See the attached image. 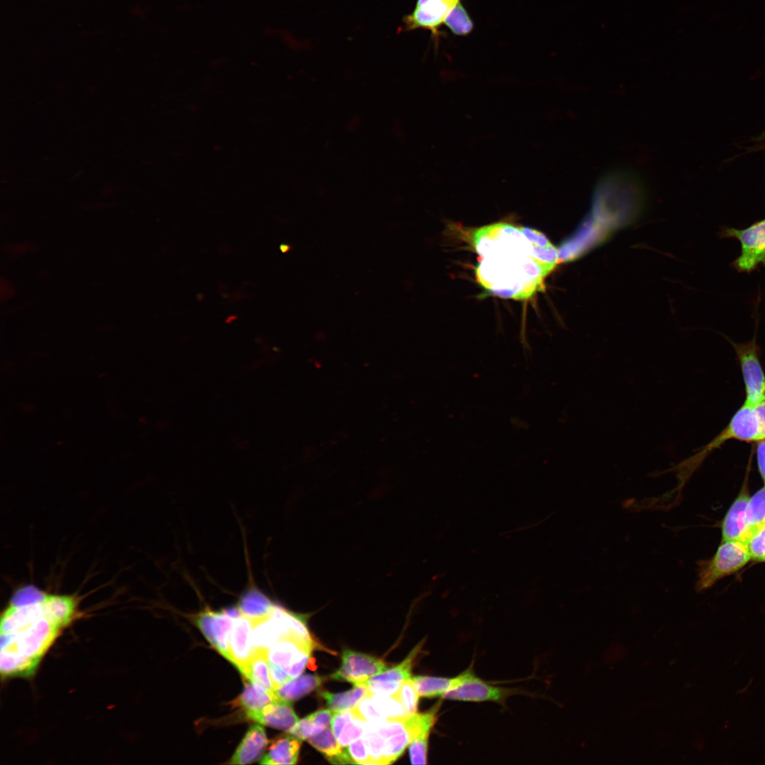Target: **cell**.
Masks as SVG:
<instances>
[{"label": "cell", "instance_id": "cell-1", "mask_svg": "<svg viewBox=\"0 0 765 765\" xmlns=\"http://www.w3.org/2000/svg\"><path fill=\"white\" fill-rule=\"evenodd\" d=\"M482 258L476 270L478 282L492 294L526 300L543 288L545 277L554 268L555 247L530 242L521 227L499 222L477 230L473 235Z\"/></svg>", "mask_w": 765, "mask_h": 765}, {"label": "cell", "instance_id": "cell-2", "mask_svg": "<svg viewBox=\"0 0 765 765\" xmlns=\"http://www.w3.org/2000/svg\"><path fill=\"white\" fill-rule=\"evenodd\" d=\"M73 621L52 594L45 593L28 603H9L1 616V676H33L59 635Z\"/></svg>", "mask_w": 765, "mask_h": 765}, {"label": "cell", "instance_id": "cell-3", "mask_svg": "<svg viewBox=\"0 0 765 765\" xmlns=\"http://www.w3.org/2000/svg\"><path fill=\"white\" fill-rule=\"evenodd\" d=\"M752 560L747 544L740 541H722L715 555L699 565L696 589L703 591L730 576Z\"/></svg>", "mask_w": 765, "mask_h": 765}, {"label": "cell", "instance_id": "cell-4", "mask_svg": "<svg viewBox=\"0 0 765 765\" xmlns=\"http://www.w3.org/2000/svg\"><path fill=\"white\" fill-rule=\"evenodd\" d=\"M720 235L736 239L740 244V254L732 264L737 271L751 273L761 266L765 267V218L743 229L724 227Z\"/></svg>", "mask_w": 765, "mask_h": 765}, {"label": "cell", "instance_id": "cell-5", "mask_svg": "<svg viewBox=\"0 0 765 765\" xmlns=\"http://www.w3.org/2000/svg\"><path fill=\"white\" fill-rule=\"evenodd\" d=\"M740 362L745 390L744 404L756 406L765 401V373L759 360L755 336L749 341H731Z\"/></svg>", "mask_w": 765, "mask_h": 765}, {"label": "cell", "instance_id": "cell-6", "mask_svg": "<svg viewBox=\"0 0 765 765\" xmlns=\"http://www.w3.org/2000/svg\"><path fill=\"white\" fill-rule=\"evenodd\" d=\"M511 693V689L494 686L478 678L472 669L460 674V680L442 698L449 700L481 702H503Z\"/></svg>", "mask_w": 765, "mask_h": 765}, {"label": "cell", "instance_id": "cell-7", "mask_svg": "<svg viewBox=\"0 0 765 765\" xmlns=\"http://www.w3.org/2000/svg\"><path fill=\"white\" fill-rule=\"evenodd\" d=\"M729 440L758 442L764 440L761 421L756 409L744 403L734 414L726 427L713 439L717 447Z\"/></svg>", "mask_w": 765, "mask_h": 765}, {"label": "cell", "instance_id": "cell-8", "mask_svg": "<svg viewBox=\"0 0 765 765\" xmlns=\"http://www.w3.org/2000/svg\"><path fill=\"white\" fill-rule=\"evenodd\" d=\"M341 667L331 676L338 681H346L353 685L364 684L370 678L386 670L381 659L353 650H344Z\"/></svg>", "mask_w": 765, "mask_h": 765}, {"label": "cell", "instance_id": "cell-9", "mask_svg": "<svg viewBox=\"0 0 765 765\" xmlns=\"http://www.w3.org/2000/svg\"><path fill=\"white\" fill-rule=\"evenodd\" d=\"M195 622L212 646L229 660L233 618L223 609L215 611L207 608L196 616Z\"/></svg>", "mask_w": 765, "mask_h": 765}, {"label": "cell", "instance_id": "cell-10", "mask_svg": "<svg viewBox=\"0 0 765 765\" xmlns=\"http://www.w3.org/2000/svg\"><path fill=\"white\" fill-rule=\"evenodd\" d=\"M233 618L230 640V659L239 671L247 663L254 652L251 642V621L235 604L223 608Z\"/></svg>", "mask_w": 765, "mask_h": 765}, {"label": "cell", "instance_id": "cell-11", "mask_svg": "<svg viewBox=\"0 0 765 765\" xmlns=\"http://www.w3.org/2000/svg\"><path fill=\"white\" fill-rule=\"evenodd\" d=\"M749 499L747 487L744 485L722 520V541H740L746 543L751 538L747 521V505Z\"/></svg>", "mask_w": 765, "mask_h": 765}, {"label": "cell", "instance_id": "cell-12", "mask_svg": "<svg viewBox=\"0 0 765 765\" xmlns=\"http://www.w3.org/2000/svg\"><path fill=\"white\" fill-rule=\"evenodd\" d=\"M458 2L451 0H430L416 6L414 11L404 19L407 28H424L435 31L444 20L451 8Z\"/></svg>", "mask_w": 765, "mask_h": 765}, {"label": "cell", "instance_id": "cell-13", "mask_svg": "<svg viewBox=\"0 0 765 765\" xmlns=\"http://www.w3.org/2000/svg\"><path fill=\"white\" fill-rule=\"evenodd\" d=\"M314 645L305 644L292 635L280 638L267 650L268 661L285 672L300 659L310 657Z\"/></svg>", "mask_w": 765, "mask_h": 765}, {"label": "cell", "instance_id": "cell-14", "mask_svg": "<svg viewBox=\"0 0 765 765\" xmlns=\"http://www.w3.org/2000/svg\"><path fill=\"white\" fill-rule=\"evenodd\" d=\"M249 719L271 727L290 732L299 721L292 707V702L278 699L265 706Z\"/></svg>", "mask_w": 765, "mask_h": 765}, {"label": "cell", "instance_id": "cell-15", "mask_svg": "<svg viewBox=\"0 0 765 765\" xmlns=\"http://www.w3.org/2000/svg\"><path fill=\"white\" fill-rule=\"evenodd\" d=\"M268 744L264 728L260 725H252L233 756L227 762L230 764H248L259 759Z\"/></svg>", "mask_w": 765, "mask_h": 765}, {"label": "cell", "instance_id": "cell-16", "mask_svg": "<svg viewBox=\"0 0 765 765\" xmlns=\"http://www.w3.org/2000/svg\"><path fill=\"white\" fill-rule=\"evenodd\" d=\"M301 741L292 735L276 738L268 747L260 761L261 764L283 765L297 763Z\"/></svg>", "mask_w": 765, "mask_h": 765}, {"label": "cell", "instance_id": "cell-17", "mask_svg": "<svg viewBox=\"0 0 765 765\" xmlns=\"http://www.w3.org/2000/svg\"><path fill=\"white\" fill-rule=\"evenodd\" d=\"M307 740L332 764H352L346 749L339 745L332 729L329 727L309 737Z\"/></svg>", "mask_w": 765, "mask_h": 765}, {"label": "cell", "instance_id": "cell-18", "mask_svg": "<svg viewBox=\"0 0 765 765\" xmlns=\"http://www.w3.org/2000/svg\"><path fill=\"white\" fill-rule=\"evenodd\" d=\"M278 699L280 698L275 691H269L249 681L245 683L244 691L237 698V704L244 710L249 718Z\"/></svg>", "mask_w": 765, "mask_h": 765}, {"label": "cell", "instance_id": "cell-19", "mask_svg": "<svg viewBox=\"0 0 765 765\" xmlns=\"http://www.w3.org/2000/svg\"><path fill=\"white\" fill-rule=\"evenodd\" d=\"M239 672L252 683L269 691H275L270 675L266 650H254L251 657Z\"/></svg>", "mask_w": 765, "mask_h": 765}, {"label": "cell", "instance_id": "cell-20", "mask_svg": "<svg viewBox=\"0 0 765 765\" xmlns=\"http://www.w3.org/2000/svg\"><path fill=\"white\" fill-rule=\"evenodd\" d=\"M323 680V677L317 675L303 674L289 680L275 692L280 699L293 702L317 688Z\"/></svg>", "mask_w": 765, "mask_h": 765}, {"label": "cell", "instance_id": "cell-21", "mask_svg": "<svg viewBox=\"0 0 765 765\" xmlns=\"http://www.w3.org/2000/svg\"><path fill=\"white\" fill-rule=\"evenodd\" d=\"M411 679L419 696L443 697L446 692L458 684L460 680V674L453 678L416 676Z\"/></svg>", "mask_w": 765, "mask_h": 765}, {"label": "cell", "instance_id": "cell-22", "mask_svg": "<svg viewBox=\"0 0 765 765\" xmlns=\"http://www.w3.org/2000/svg\"><path fill=\"white\" fill-rule=\"evenodd\" d=\"M369 692L364 684L354 685V687L345 692L333 693L322 691L320 695L327 701V706L334 711H344L353 708Z\"/></svg>", "mask_w": 765, "mask_h": 765}, {"label": "cell", "instance_id": "cell-23", "mask_svg": "<svg viewBox=\"0 0 765 765\" xmlns=\"http://www.w3.org/2000/svg\"><path fill=\"white\" fill-rule=\"evenodd\" d=\"M424 641L419 642L409 652L408 656L398 665L386 669L370 679L378 681L403 683L411 678V671L414 660L420 652Z\"/></svg>", "mask_w": 765, "mask_h": 765}, {"label": "cell", "instance_id": "cell-24", "mask_svg": "<svg viewBox=\"0 0 765 765\" xmlns=\"http://www.w3.org/2000/svg\"><path fill=\"white\" fill-rule=\"evenodd\" d=\"M747 521L751 537L765 526V484L749 497L747 505Z\"/></svg>", "mask_w": 765, "mask_h": 765}, {"label": "cell", "instance_id": "cell-25", "mask_svg": "<svg viewBox=\"0 0 765 765\" xmlns=\"http://www.w3.org/2000/svg\"><path fill=\"white\" fill-rule=\"evenodd\" d=\"M370 694L378 711L385 720L405 719L409 717L404 706L395 695L383 696L370 692Z\"/></svg>", "mask_w": 765, "mask_h": 765}, {"label": "cell", "instance_id": "cell-26", "mask_svg": "<svg viewBox=\"0 0 765 765\" xmlns=\"http://www.w3.org/2000/svg\"><path fill=\"white\" fill-rule=\"evenodd\" d=\"M407 730L404 732L385 739L383 764H390L394 762L402 755L404 749L409 744L413 738V735L407 724Z\"/></svg>", "mask_w": 765, "mask_h": 765}, {"label": "cell", "instance_id": "cell-27", "mask_svg": "<svg viewBox=\"0 0 765 765\" xmlns=\"http://www.w3.org/2000/svg\"><path fill=\"white\" fill-rule=\"evenodd\" d=\"M444 23L454 34L458 35H467L473 28L472 21L460 2L449 11Z\"/></svg>", "mask_w": 765, "mask_h": 765}, {"label": "cell", "instance_id": "cell-28", "mask_svg": "<svg viewBox=\"0 0 765 765\" xmlns=\"http://www.w3.org/2000/svg\"><path fill=\"white\" fill-rule=\"evenodd\" d=\"M363 737L368 746L371 764H383L385 738L373 730L368 722L366 723Z\"/></svg>", "mask_w": 765, "mask_h": 765}, {"label": "cell", "instance_id": "cell-29", "mask_svg": "<svg viewBox=\"0 0 765 765\" xmlns=\"http://www.w3.org/2000/svg\"><path fill=\"white\" fill-rule=\"evenodd\" d=\"M366 723V722L357 718L353 714V716L344 725L336 737L339 745L341 747H345L353 741L361 737L365 732Z\"/></svg>", "mask_w": 765, "mask_h": 765}, {"label": "cell", "instance_id": "cell-30", "mask_svg": "<svg viewBox=\"0 0 765 765\" xmlns=\"http://www.w3.org/2000/svg\"><path fill=\"white\" fill-rule=\"evenodd\" d=\"M431 730H424L414 737L409 744L410 761L412 764H425L427 759L429 737Z\"/></svg>", "mask_w": 765, "mask_h": 765}, {"label": "cell", "instance_id": "cell-31", "mask_svg": "<svg viewBox=\"0 0 765 765\" xmlns=\"http://www.w3.org/2000/svg\"><path fill=\"white\" fill-rule=\"evenodd\" d=\"M395 696L404 706L409 717L416 713L419 696L412 679L402 684Z\"/></svg>", "mask_w": 765, "mask_h": 765}, {"label": "cell", "instance_id": "cell-32", "mask_svg": "<svg viewBox=\"0 0 765 765\" xmlns=\"http://www.w3.org/2000/svg\"><path fill=\"white\" fill-rule=\"evenodd\" d=\"M344 748L352 764H371L368 746L363 737L353 741Z\"/></svg>", "mask_w": 765, "mask_h": 765}, {"label": "cell", "instance_id": "cell-33", "mask_svg": "<svg viewBox=\"0 0 765 765\" xmlns=\"http://www.w3.org/2000/svg\"><path fill=\"white\" fill-rule=\"evenodd\" d=\"M752 560L765 562V526L746 543Z\"/></svg>", "mask_w": 765, "mask_h": 765}, {"label": "cell", "instance_id": "cell-34", "mask_svg": "<svg viewBox=\"0 0 765 765\" xmlns=\"http://www.w3.org/2000/svg\"><path fill=\"white\" fill-rule=\"evenodd\" d=\"M402 683L367 680L364 684L369 692L383 696H394L398 692Z\"/></svg>", "mask_w": 765, "mask_h": 765}, {"label": "cell", "instance_id": "cell-35", "mask_svg": "<svg viewBox=\"0 0 765 765\" xmlns=\"http://www.w3.org/2000/svg\"><path fill=\"white\" fill-rule=\"evenodd\" d=\"M321 732L310 720L308 716L299 720L289 732L300 740H306Z\"/></svg>", "mask_w": 765, "mask_h": 765}, {"label": "cell", "instance_id": "cell-36", "mask_svg": "<svg viewBox=\"0 0 765 765\" xmlns=\"http://www.w3.org/2000/svg\"><path fill=\"white\" fill-rule=\"evenodd\" d=\"M333 714L331 709H320L307 716L312 722L322 731L331 724Z\"/></svg>", "mask_w": 765, "mask_h": 765}, {"label": "cell", "instance_id": "cell-37", "mask_svg": "<svg viewBox=\"0 0 765 765\" xmlns=\"http://www.w3.org/2000/svg\"><path fill=\"white\" fill-rule=\"evenodd\" d=\"M268 663L274 691L283 684L292 679L282 668L268 661Z\"/></svg>", "mask_w": 765, "mask_h": 765}, {"label": "cell", "instance_id": "cell-38", "mask_svg": "<svg viewBox=\"0 0 765 765\" xmlns=\"http://www.w3.org/2000/svg\"><path fill=\"white\" fill-rule=\"evenodd\" d=\"M756 455L758 469L765 484V439L757 442Z\"/></svg>", "mask_w": 765, "mask_h": 765}, {"label": "cell", "instance_id": "cell-39", "mask_svg": "<svg viewBox=\"0 0 765 765\" xmlns=\"http://www.w3.org/2000/svg\"><path fill=\"white\" fill-rule=\"evenodd\" d=\"M754 407L756 409V412L758 414V416H759L760 421H761V429H762V436H763V438L764 440L765 439V401H764V402H761L760 404H757L756 406H754Z\"/></svg>", "mask_w": 765, "mask_h": 765}, {"label": "cell", "instance_id": "cell-40", "mask_svg": "<svg viewBox=\"0 0 765 765\" xmlns=\"http://www.w3.org/2000/svg\"><path fill=\"white\" fill-rule=\"evenodd\" d=\"M429 1L430 0H417L416 6H421Z\"/></svg>", "mask_w": 765, "mask_h": 765}, {"label": "cell", "instance_id": "cell-41", "mask_svg": "<svg viewBox=\"0 0 765 765\" xmlns=\"http://www.w3.org/2000/svg\"><path fill=\"white\" fill-rule=\"evenodd\" d=\"M451 1H455V2H459V0H451Z\"/></svg>", "mask_w": 765, "mask_h": 765}]
</instances>
